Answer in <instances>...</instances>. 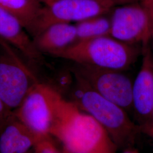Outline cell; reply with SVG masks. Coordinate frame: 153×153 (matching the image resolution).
<instances>
[{
	"label": "cell",
	"instance_id": "8fae6325",
	"mask_svg": "<svg viewBox=\"0 0 153 153\" xmlns=\"http://www.w3.org/2000/svg\"><path fill=\"white\" fill-rule=\"evenodd\" d=\"M42 137L30 129L13 112L0 129V153L27 152Z\"/></svg>",
	"mask_w": 153,
	"mask_h": 153
},
{
	"label": "cell",
	"instance_id": "603a6c76",
	"mask_svg": "<svg viewBox=\"0 0 153 153\" xmlns=\"http://www.w3.org/2000/svg\"></svg>",
	"mask_w": 153,
	"mask_h": 153
},
{
	"label": "cell",
	"instance_id": "d6986e66",
	"mask_svg": "<svg viewBox=\"0 0 153 153\" xmlns=\"http://www.w3.org/2000/svg\"><path fill=\"white\" fill-rule=\"evenodd\" d=\"M38 1L44 5L49 6L52 4L53 2H55V1L57 0H38Z\"/></svg>",
	"mask_w": 153,
	"mask_h": 153
},
{
	"label": "cell",
	"instance_id": "ffe728a7",
	"mask_svg": "<svg viewBox=\"0 0 153 153\" xmlns=\"http://www.w3.org/2000/svg\"><path fill=\"white\" fill-rule=\"evenodd\" d=\"M122 153H138V152L133 148H129L124 149Z\"/></svg>",
	"mask_w": 153,
	"mask_h": 153
},
{
	"label": "cell",
	"instance_id": "5b68a950",
	"mask_svg": "<svg viewBox=\"0 0 153 153\" xmlns=\"http://www.w3.org/2000/svg\"><path fill=\"white\" fill-rule=\"evenodd\" d=\"M70 62L74 74L94 91L128 112L132 111L133 82L123 71Z\"/></svg>",
	"mask_w": 153,
	"mask_h": 153
},
{
	"label": "cell",
	"instance_id": "44dd1931",
	"mask_svg": "<svg viewBox=\"0 0 153 153\" xmlns=\"http://www.w3.org/2000/svg\"><path fill=\"white\" fill-rule=\"evenodd\" d=\"M34 153V150H33V149H31L30 151L27 152H26V153Z\"/></svg>",
	"mask_w": 153,
	"mask_h": 153
},
{
	"label": "cell",
	"instance_id": "277c9868",
	"mask_svg": "<svg viewBox=\"0 0 153 153\" xmlns=\"http://www.w3.org/2000/svg\"><path fill=\"white\" fill-rule=\"evenodd\" d=\"M61 96L48 85L39 82L33 86L20 106L13 112L37 135L51 136L57 105Z\"/></svg>",
	"mask_w": 153,
	"mask_h": 153
},
{
	"label": "cell",
	"instance_id": "4fadbf2b",
	"mask_svg": "<svg viewBox=\"0 0 153 153\" xmlns=\"http://www.w3.org/2000/svg\"><path fill=\"white\" fill-rule=\"evenodd\" d=\"M43 6L38 0H0V7L16 16L30 35Z\"/></svg>",
	"mask_w": 153,
	"mask_h": 153
},
{
	"label": "cell",
	"instance_id": "8992f818",
	"mask_svg": "<svg viewBox=\"0 0 153 153\" xmlns=\"http://www.w3.org/2000/svg\"><path fill=\"white\" fill-rule=\"evenodd\" d=\"M0 44L4 49L0 55V97L6 106L14 111L33 86L40 81L1 39Z\"/></svg>",
	"mask_w": 153,
	"mask_h": 153
},
{
	"label": "cell",
	"instance_id": "7c38bea8",
	"mask_svg": "<svg viewBox=\"0 0 153 153\" xmlns=\"http://www.w3.org/2000/svg\"><path fill=\"white\" fill-rule=\"evenodd\" d=\"M35 46L45 55L57 57L61 52L76 43L75 25L60 22L51 25L33 37Z\"/></svg>",
	"mask_w": 153,
	"mask_h": 153
},
{
	"label": "cell",
	"instance_id": "e0dca14e",
	"mask_svg": "<svg viewBox=\"0 0 153 153\" xmlns=\"http://www.w3.org/2000/svg\"><path fill=\"white\" fill-rule=\"evenodd\" d=\"M143 6L145 7L148 13L150 25V32H151V39L153 41V0H140Z\"/></svg>",
	"mask_w": 153,
	"mask_h": 153
},
{
	"label": "cell",
	"instance_id": "9a60e30c",
	"mask_svg": "<svg viewBox=\"0 0 153 153\" xmlns=\"http://www.w3.org/2000/svg\"><path fill=\"white\" fill-rule=\"evenodd\" d=\"M35 153H61L51 136L42 137L33 147Z\"/></svg>",
	"mask_w": 153,
	"mask_h": 153
},
{
	"label": "cell",
	"instance_id": "7a4b0ae2",
	"mask_svg": "<svg viewBox=\"0 0 153 153\" xmlns=\"http://www.w3.org/2000/svg\"><path fill=\"white\" fill-rule=\"evenodd\" d=\"M75 76L70 100L103 126L117 148H132L139 131L128 112Z\"/></svg>",
	"mask_w": 153,
	"mask_h": 153
},
{
	"label": "cell",
	"instance_id": "5bb4252c",
	"mask_svg": "<svg viewBox=\"0 0 153 153\" xmlns=\"http://www.w3.org/2000/svg\"><path fill=\"white\" fill-rule=\"evenodd\" d=\"M105 16H95L76 23V42L110 36L111 20Z\"/></svg>",
	"mask_w": 153,
	"mask_h": 153
},
{
	"label": "cell",
	"instance_id": "9c48e42d",
	"mask_svg": "<svg viewBox=\"0 0 153 153\" xmlns=\"http://www.w3.org/2000/svg\"><path fill=\"white\" fill-rule=\"evenodd\" d=\"M0 39L14 47L33 64L43 65L45 55L35 46L33 39L16 16L0 7Z\"/></svg>",
	"mask_w": 153,
	"mask_h": 153
},
{
	"label": "cell",
	"instance_id": "7402d4cb",
	"mask_svg": "<svg viewBox=\"0 0 153 153\" xmlns=\"http://www.w3.org/2000/svg\"><path fill=\"white\" fill-rule=\"evenodd\" d=\"M150 131H151V133H152V134L153 136V126H152V128H151V129H150Z\"/></svg>",
	"mask_w": 153,
	"mask_h": 153
},
{
	"label": "cell",
	"instance_id": "3957f363",
	"mask_svg": "<svg viewBox=\"0 0 153 153\" xmlns=\"http://www.w3.org/2000/svg\"><path fill=\"white\" fill-rule=\"evenodd\" d=\"M139 51L134 45L126 44L105 36L76 42L57 57L68 61L104 69L123 71L135 62Z\"/></svg>",
	"mask_w": 153,
	"mask_h": 153
},
{
	"label": "cell",
	"instance_id": "6da1fadb",
	"mask_svg": "<svg viewBox=\"0 0 153 153\" xmlns=\"http://www.w3.org/2000/svg\"><path fill=\"white\" fill-rule=\"evenodd\" d=\"M50 135L61 142L64 153H116L118 149L97 121L63 96Z\"/></svg>",
	"mask_w": 153,
	"mask_h": 153
},
{
	"label": "cell",
	"instance_id": "ba28073f",
	"mask_svg": "<svg viewBox=\"0 0 153 153\" xmlns=\"http://www.w3.org/2000/svg\"><path fill=\"white\" fill-rule=\"evenodd\" d=\"M110 36L130 45L141 43L148 45L151 39L148 13L140 1L117 6L112 9Z\"/></svg>",
	"mask_w": 153,
	"mask_h": 153
},
{
	"label": "cell",
	"instance_id": "2e32d148",
	"mask_svg": "<svg viewBox=\"0 0 153 153\" xmlns=\"http://www.w3.org/2000/svg\"><path fill=\"white\" fill-rule=\"evenodd\" d=\"M13 113V111L6 106L0 97V129Z\"/></svg>",
	"mask_w": 153,
	"mask_h": 153
},
{
	"label": "cell",
	"instance_id": "30bf717a",
	"mask_svg": "<svg viewBox=\"0 0 153 153\" xmlns=\"http://www.w3.org/2000/svg\"><path fill=\"white\" fill-rule=\"evenodd\" d=\"M143 52L141 67L133 83L132 110L147 119L153 114V59L148 45Z\"/></svg>",
	"mask_w": 153,
	"mask_h": 153
},
{
	"label": "cell",
	"instance_id": "52a82bcc",
	"mask_svg": "<svg viewBox=\"0 0 153 153\" xmlns=\"http://www.w3.org/2000/svg\"><path fill=\"white\" fill-rule=\"evenodd\" d=\"M117 6L114 0H57L43 6L31 35L33 38L52 24L78 22L106 15Z\"/></svg>",
	"mask_w": 153,
	"mask_h": 153
},
{
	"label": "cell",
	"instance_id": "ac0fdd59",
	"mask_svg": "<svg viewBox=\"0 0 153 153\" xmlns=\"http://www.w3.org/2000/svg\"><path fill=\"white\" fill-rule=\"evenodd\" d=\"M114 1H115L116 2H117L119 5H124L126 4L138 2L140 0H114Z\"/></svg>",
	"mask_w": 153,
	"mask_h": 153
}]
</instances>
